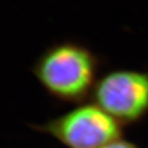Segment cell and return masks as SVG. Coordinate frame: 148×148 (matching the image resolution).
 <instances>
[{
    "label": "cell",
    "instance_id": "obj_1",
    "mask_svg": "<svg viewBox=\"0 0 148 148\" xmlns=\"http://www.w3.org/2000/svg\"><path fill=\"white\" fill-rule=\"evenodd\" d=\"M100 60L88 47L63 42L46 51L36 66L41 84L65 102H81L92 95L100 77Z\"/></svg>",
    "mask_w": 148,
    "mask_h": 148
},
{
    "label": "cell",
    "instance_id": "obj_2",
    "mask_svg": "<svg viewBox=\"0 0 148 148\" xmlns=\"http://www.w3.org/2000/svg\"><path fill=\"white\" fill-rule=\"evenodd\" d=\"M92 96L94 103L121 125L137 123L148 116V72L109 71L99 78Z\"/></svg>",
    "mask_w": 148,
    "mask_h": 148
},
{
    "label": "cell",
    "instance_id": "obj_3",
    "mask_svg": "<svg viewBox=\"0 0 148 148\" xmlns=\"http://www.w3.org/2000/svg\"><path fill=\"white\" fill-rule=\"evenodd\" d=\"M46 131L68 148H100L123 138V125L96 103L68 111L51 121Z\"/></svg>",
    "mask_w": 148,
    "mask_h": 148
},
{
    "label": "cell",
    "instance_id": "obj_4",
    "mask_svg": "<svg viewBox=\"0 0 148 148\" xmlns=\"http://www.w3.org/2000/svg\"><path fill=\"white\" fill-rule=\"evenodd\" d=\"M100 148H140L136 143L132 141H129L127 139L119 138L117 140L110 142V143L106 144V145L102 146Z\"/></svg>",
    "mask_w": 148,
    "mask_h": 148
}]
</instances>
